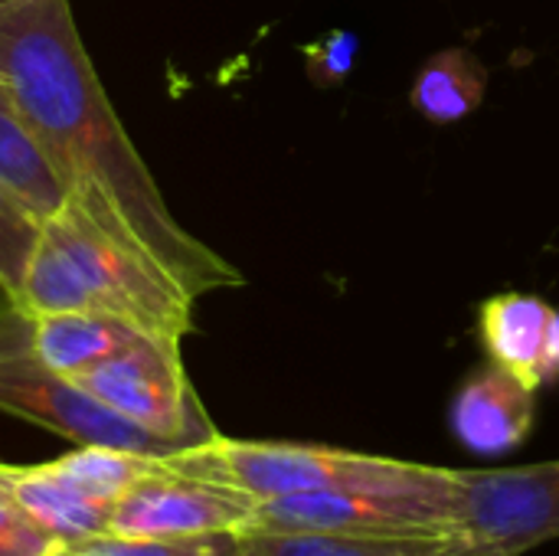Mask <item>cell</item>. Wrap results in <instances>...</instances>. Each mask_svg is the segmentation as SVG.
Returning <instances> with one entry per match:
<instances>
[{"mask_svg": "<svg viewBox=\"0 0 559 556\" xmlns=\"http://www.w3.org/2000/svg\"><path fill=\"white\" fill-rule=\"evenodd\" d=\"M0 79L69 197L111 236L157 259L193 298L246 282L170 213L92 69L69 0H0Z\"/></svg>", "mask_w": 559, "mask_h": 556, "instance_id": "1", "label": "cell"}, {"mask_svg": "<svg viewBox=\"0 0 559 556\" xmlns=\"http://www.w3.org/2000/svg\"><path fill=\"white\" fill-rule=\"evenodd\" d=\"M193 301L157 259L111 236L72 197L43 220L16 298L26 315L95 311L170 341H183L193 331Z\"/></svg>", "mask_w": 559, "mask_h": 556, "instance_id": "2", "label": "cell"}, {"mask_svg": "<svg viewBox=\"0 0 559 556\" xmlns=\"http://www.w3.org/2000/svg\"><path fill=\"white\" fill-rule=\"evenodd\" d=\"M170 472L223 485L252 505L334 488H393L429 482L439 469L390 456L305 442H249L216 436L164 459Z\"/></svg>", "mask_w": 559, "mask_h": 556, "instance_id": "3", "label": "cell"}, {"mask_svg": "<svg viewBox=\"0 0 559 556\" xmlns=\"http://www.w3.org/2000/svg\"><path fill=\"white\" fill-rule=\"evenodd\" d=\"M455 469L393 488H334L259 501L239 534H360V537H465L455 518Z\"/></svg>", "mask_w": 559, "mask_h": 556, "instance_id": "4", "label": "cell"}, {"mask_svg": "<svg viewBox=\"0 0 559 556\" xmlns=\"http://www.w3.org/2000/svg\"><path fill=\"white\" fill-rule=\"evenodd\" d=\"M33 318L3 298L0 305V413L36 423L75 446H111L154 459L183 452L98 403L82 383L46 367L29 341Z\"/></svg>", "mask_w": 559, "mask_h": 556, "instance_id": "5", "label": "cell"}, {"mask_svg": "<svg viewBox=\"0 0 559 556\" xmlns=\"http://www.w3.org/2000/svg\"><path fill=\"white\" fill-rule=\"evenodd\" d=\"M72 380L118 416L177 449H190L219 436L183 370L180 341L138 334L128 347Z\"/></svg>", "mask_w": 559, "mask_h": 556, "instance_id": "6", "label": "cell"}, {"mask_svg": "<svg viewBox=\"0 0 559 556\" xmlns=\"http://www.w3.org/2000/svg\"><path fill=\"white\" fill-rule=\"evenodd\" d=\"M459 531L488 547L527 554L559 537V459L514 469H455Z\"/></svg>", "mask_w": 559, "mask_h": 556, "instance_id": "7", "label": "cell"}, {"mask_svg": "<svg viewBox=\"0 0 559 556\" xmlns=\"http://www.w3.org/2000/svg\"><path fill=\"white\" fill-rule=\"evenodd\" d=\"M252 501L170 469L144 478L111 508L108 534L118 537H203L239 531L252 514Z\"/></svg>", "mask_w": 559, "mask_h": 556, "instance_id": "8", "label": "cell"}, {"mask_svg": "<svg viewBox=\"0 0 559 556\" xmlns=\"http://www.w3.org/2000/svg\"><path fill=\"white\" fill-rule=\"evenodd\" d=\"M537 423V390L514 374L488 364L475 370L449 406L452 436L481 459L521 449Z\"/></svg>", "mask_w": 559, "mask_h": 556, "instance_id": "9", "label": "cell"}, {"mask_svg": "<svg viewBox=\"0 0 559 556\" xmlns=\"http://www.w3.org/2000/svg\"><path fill=\"white\" fill-rule=\"evenodd\" d=\"M0 469L7 475L10 492L23 505V511L66 551L108 534L115 505L88 498L66 478L52 475L46 465H3L0 462Z\"/></svg>", "mask_w": 559, "mask_h": 556, "instance_id": "10", "label": "cell"}, {"mask_svg": "<svg viewBox=\"0 0 559 556\" xmlns=\"http://www.w3.org/2000/svg\"><path fill=\"white\" fill-rule=\"evenodd\" d=\"M554 308L527 292H501L491 295L478 308V334L481 344L501 370L514 374L527 387H544V347Z\"/></svg>", "mask_w": 559, "mask_h": 556, "instance_id": "11", "label": "cell"}, {"mask_svg": "<svg viewBox=\"0 0 559 556\" xmlns=\"http://www.w3.org/2000/svg\"><path fill=\"white\" fill-rule=\"evenodd\" d=\"M29 318H33L29 341L36 357L66 377L85 374L88 367L128 347L138 334H147L121 318L95 315V311H52V315H29Z\"/></svg>", "mask_w": 559, "mask_h": 556, "instance_id": "12", "label": "cell"}, {"mask_svg": "<svg viewBox=\"0 0 559 556\" xmlns=\"http://www.w3.org/2000/svg\"><path fill=\"white\" fill-rule=\"evenodd\" d=\"M0 180L13 187L43 220L52 216L69 200L62 177L49 164L29 118L23 115L16 95L3 79H0Z\"/></svg>", "mask_w": 559, "mask_h": 556, "instance_id": "13", "label": "cell"}, {"mask_svg": "<svg viewBox=\"0 0 559 556\" xmlns=\"http://www.w3.org/2000/svg\"><path fill=\"white\" fill-rule=\"evenodd\" d=\"M488 79V66L472 49L445 46L419 66L409 105L432 125H455L485 102Z\"/></svg>", "mask_w": 559, "mask_h": 556, "instance_id": "14", "label": "cell"}, {"mask_svg": "<svg viewBox=\"0 0 559 556\" xmlns=\"http://www.w3.org/2000/svg\"><path fill=\"white\" fill-rule=\"evenodd\" d=\"M239 556H442L468 537H360V534H239Z\"/></svg>", "mask_w": 559, "mask_h": 556, "instance_id": "15", "label": "cell"}, {"mask_svg": "<svg viewBox=\"0 0 559 556\" xmlns=\"http://www.w3.org/2000/svg\"><path fill=\"white\" fill-rule=\"evenodd\" d=\"M43 465L52 475L75 485L79 492H85L88 498L108 501V505L124 498L144 478L167 469L164 459L128 452V449H111V446H79V449H72L52 462H43Z\"/></svg>", "mask_w": 559, "mask_h": 556, "instance_id": "16", "label": "cell"}, {"mask_svg": "<svg viewBox=\"0 0 559 556\" xmlns=\"http://www.w3.org/2000/svg\"><path fill=\"white\" fill-rule=\"evenodd\" d=\"M43 233V216L0 180V292L16 305L36 242Z\"/></svg>", "mask_w": 559, "mask_h": 556, "instance_id": "17", "label": "cell"}, {"mask_svg": "<svg viewBox=\"0 0 559 556\" xmlns=\"http://www.w3.org/2000/svg\"><path fill=\"white\" fill-rule=\"evenodd\" d=\"M239 531L203 537H118L105 534L85 541L62 556H239Z\"/></svg>", "mask_w": 559, "mask_h": 556, "instance_id": "18", "label": "cell"}, {"mask_svg": "<svg viewBox=\"0 0 559 556\" xmlns=\"http://www.w3.org/2000/svg\"><path fill=\"white\" fill-rule=\"evenodd\" d=\"M301 52H305V72H308L311 85L337 88L357 69L360 36L354 29H328L318 39L305 43Z\"/></svg>", "mask_w": 559, "mask_h": 556, "instance_id": "19", "label": "cell"}, {"mask_svg": "<svg viewBox=\"0 0 559 556\" xmlns=\"http://www.w3.org/2000/svg\"><path fill=\"white\" fill-rule=\"evenodd\" d=\"M66 547L49 537L16 501L0 469V556H62Z\"/></svg>", "mask_w": 559, "mask_h": 556, "instance_id": "20", "label": "cell"}, {"mask_svg": "<svg viewBox=\"0 0 559 556\" xmlns=\"http://www.w3.org/2000/svg\"><path fill=\"white\" fill-rule=\"evenodd\" d=\"M559 380V311H554L547 328V347H544V383Z\"/></svg>", "mask_w": 559, "mask_h": 556, "instance_id": "21", "label": "cell"}, {"mask_svg": "<svg viewBox=\"0 0 559 556\" xmlns=\"http://www.w3.org/2000/svg\"><path fill=\"white\" fill-rule=\"evenodd\" d=\"M442 556H518V554H511V551H504V547H488V544L462 541V544H455L452 551H445Z\"/></svg>", "mask_w": 559, "mask_h": 556, "instance_id": "22", "label": "cell"}]
</instances>
